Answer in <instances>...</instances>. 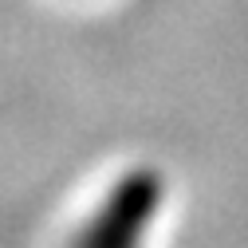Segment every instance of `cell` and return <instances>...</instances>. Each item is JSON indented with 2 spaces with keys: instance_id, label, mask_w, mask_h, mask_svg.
<instances>
[{
  "instance_id": "6da1fadb",
  "label": "cell",
  "mask_w": 248,
  "mask_h": 248,
  "mask_svg": "<svg viewBox=\"0 0 248 248\" xmlns=\"http://www.w3.org/2000/svg\"><path fill=\"white\" fill-rule=\"evenodd\" d=\"M162 201H166V177L154 166L122 173L99 201V209L87 217L71 248H146Z\"/></svg>"
}]
</instances>
